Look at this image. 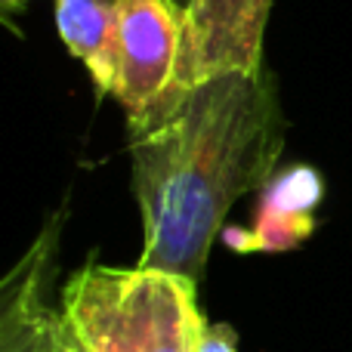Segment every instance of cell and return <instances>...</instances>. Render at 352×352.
Instances as JSON below:
<instances>
[{
	"label": "cell",
	"mask_w": 352,
	"mask_h": 352,
	"mask_svg": "<svg viewBox=\"0 0 352 352\" xmlns=\"http://www.w3.org/2000/svg\"><path fill=\"white\" fill-rule=\"evenodd\" d=\"M272 0H192L182 10V47L173 87L229 72H260Z\"/></svg>",
	"instance_id": "cell-5"
},
{
	"label": "cell",
	"mask_w": 352,
	"mask_h": 352,
	"mask_svg": "<svg viewBox=\"0 0 352 352\" xmlns=\"http://www.w3.org/2000/svg\"><path fill=\"white\" fill-rule=\"evenodd\" d=\"M56 31L68 53L87 65L99 96H111L118 41L115 0H56Z\"/></svg>",
	"instance_id": "cell-6"
},
{
	"label": "cell",
	"mask_w": 352,
	"mask_h": 352,
	"mask_svg": "<svg viewBox=\"0 0 352 352\" xmlns=\"http://www.w3.org/2000/svg\"><path fill=\"white\" fill-rule=\"evenodd\" d=\"M170 3H173V6H179V10H186V6L192 3V0H170Z\"/></svg>",
	"instance_id": "cell-9"
},
{
	"label": "cell",
	"mask_w": 352,
	"mask_h": 352,
	"mask_svg": "<svg viewBox=\"0 0 352 352\" xmlns=\"http://www.w3.org/2000/svg\"><path fill=\"white\" fill-rule=\"evenodd\" d=\"M130 173L142 219L136 266L204 278L213 238L241 195L266 186L287 121L272 72H229L170 87L127 118Z\"/></svg>",
	"instance_id": "cell-1"
},
{
	"label": "cell",
	"mask_w": 352,
	"mask_h": 352,
	"mask_svg": "<svg viewBox=\"0 0 352 352\" xmlns=\"http://www.w3.org/2000/svg\"><path fill=\"white\" fill-rule=\"evenodd\" d=\"M195 287L164 269L90 260L65 281L59 303L87 352H198L207 322Z\"/></svg>",
	"instance_id": "cell-2"
},
{
	"label": "cell",
	"mask_w": 352,
	"mask_h": 352,
	"mask_svg": "<svg viewBox=\"0 0 352 352\" xmlns=\"http://www.w3.org/2000/svg\"><path fill=\"white\" fill-rule=\"evenodd\" d=\"M68 207L50 213L0 285V352H87L62 303H53Z\"/></svg>",
	"instance_id": "cell-3"
},
{
	"label": "cell",
	"mask_w": 352,
	"mask_h": 352,
	"mask_svg": "<svg viewBox=\"0 0 352 352\" xmlns=\"http://www.w3.org/2000/svg\"><path fill=\"white\" fill-rule=\"evenodd\" d=\"M198 352H238V334L223 322H207Z\"/></svg>",
	"instance_id": "cell-7"
},
{
	"label": "cell",
	"mask_w": 352,
	"mask_h": 352,
	"mask_svg": "<svg viewBox=\"0 0 352 352\" xmlns=\"http://www.w3.org/2000/svg\"><path fill=\"white\" fill-rule=\"evenodd\" d=\"M0 3H3V10H6V12H12V10H22L25 0H0Z\"/></svg>",
	"instance_id": "cell-8"
},
{
	"label": "cell",
	"mask_w": 352,
	"mask_h": 352,
	"mask_svg": "<svg viewBox=\"0 0 352 352\" xmlns=\"http://www.w3.org/2000/svg\"><path fill=\"white\" fill-rule=\"evenodd\" d=\"M118 41L111 96L140 115L173 87L182 47V10L170 0H115Z\"/></svg>",
	"instance_id": "cell-4"
}]
</instances>
